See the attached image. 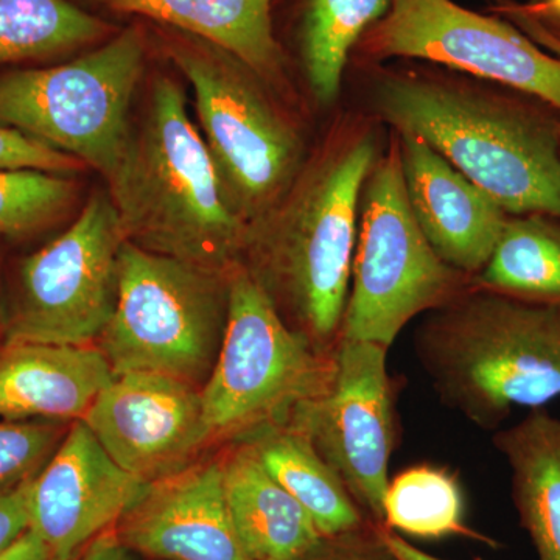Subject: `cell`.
I'll list each match as a JSON object with an SVG mask.
<instances>
[{
  "label": "cell",
  "mask_w": 560,
  "mask_h": 560,
  "mask_svg": "<svg viewBox=\"0 0 560 560\" xmlns=\"http://www.w3.org/2000/svg\"><path fill=\"white\" fill-rule=\"evenodd\" d=\"M370 132L346 136L302 165L282 200L253 224L242 264L287 324L337 349L359 234L360 195L375 165Z\"/></svg>",
  "instance_id": "6da1fadb"
},
{
  "label": "cell",
  "mask_w": 560,
  "mask_h": 560,
  "mask_svg": "<svg viewBox=\"0 0 560 560\" xmlns=\"http://www.w3.org/2000/svg\"><path fill=\"white\" fill-rule=\"evenodd\" d=\"M106 183L125 241L212 271L242 264L248 226L224 198L178 80L153 77Z\"/></svg>",
  "instance_id": "7a4b0ae2"
},
{
  "label": "cell",
  "mask_w": 560,
  "mask_h": 560,
  "mask_svg": "<svg viewBox=\"0 0 560 560\" xmlns=\"http://www.w3.org/2000/svg\"><path fill=\"white\" fill-rule=\"evenodd\" d=\"M415 350L440 399L480 429L560 397V305L470 287L423 320Z\"/></svg>",
  "instance_id": "3957f363"
},
{
  "label": "cell",
  "mask_w": 560,
  "mask_h": 560,
  "mask_svg": "<svg viewBox=\"0 0 560 560\" xmlns=\"http://www.w3.org/2000/svg\"><path fill=\"white\" fill-rule=\"evenodd\" d=\"M375 109L425 140L504 212L560 220L558 132L537 114L451 81L385 75Z\"/></svg>",
  "instance_id": "277c9868"
},
{
  "label": "cell",
  "mask_w": 560,
  "mask_h": 560,
  "mask_svg": "<svg viewBox=\"0 0 560 560\" xmlns=\"http://www.w3.org/2000/svg\"><path fill=\"white\" fill-rule=\"evenodd\" d=\"M156 39L189 81L224 198L249 231L300 175V132L271 101L270 88L230 51L162 25Z\"/></svg>",
  "instance_id": "5b68a950"
},
{
  "label": "cell",
  "mask_w": 560,
  "mask_h": 560,
  "mask_svg": "<svg viewBox=\"0 0 560 560\" xmlns=\"http://www.w3.org/2000/svg\"><path fill=\"white\" fill-rule=\"evenodd\" d=\"M334 371L335 350L291 329L256 278L243 265L232 268L223 341L201 388L210 440L289 425L329 389Z\"/></svg>",
  "instance_id": "8992f818"
},
{
  "label": "cell",
  "mask_w": 560,
  "mask_h": 560,
  "mask_svg": "<svg viewBox=\"0 0 560 560\" xmlns=\"http://www.w3.org/2000/svg\"><path fill=\"white\" fill-rule=\"evenodd\" d=\"M230 272L125 241L116 308L97 340L114 375L149 372L201 389L223 341Z\"/></svg>",
  "instance_id": "52a82bcc"
},
{
  "label": "cell",
  "mask_w": 560,
  "mask_h": 560,
  "mask_svg": "<svg viewBox=\"0 0 560 560\" xmlns=\"http://www.w3.org/2000/svg\"><path fill=\"white\" fill-rule=\"evenodd\" d=\"M149 38L139 25L65 65L0 73V125L69 154L108 180L132 127Z\"/></svg>",
  "instance_id": "ba28073f"
},
{
  "label": "cell",
  "mask_w": 560,
  "mask_h": 560,
  "mask_svg": "<svg viewBox=\"0 0 560 560\" xmlns=\"http://www.w3.org/2000/svg\"><path fill=\"white\" fill-rule=\"evenodd\" d=\"M341 338L388 349L411 319L470 289L474 278L438 256L412 215L399 140L364 183Z\"/></svg>",
  "instance_id": "9c48e42d"
},
{
  "label": "cell",
  "mask_w": 560,
  "mask_h": 560,
  "mask_svg": "<svg viewBox=\"0 0 560 560\" xmlns=\"http://www.w3.org/2000/svg\"><path fill=\"white\" fill-rule=\"evenodd\" d=\"M124 242L109 195H92L60 237L22 261L7 345L97 341L116 308Z\"/></svg>",
  "instance_id": "30bf717a"
},
{
  "label": "cell",
  "mask_w": 560,
  "mask_h": 560,
  "mask_svg": "<svg viewBox=\"0 0 560 560\" xmlns=\"http://www.w3.org/2000/svg\"><path fill=\"white\" fill-rule=\"evenodd\" d=\"M357 50L370 60L411 58L447 66L534 95L560 110V58L500 18L452 0H390Z\"/></svg>",
  "instance_id": "8fae6325"
},
{
  "label": "cell",
  "mask_w": 560,
  "mask_h": 560,
  "mask_svg": "<svg viewBox=\"0 0 560 560\" xmlns=\"http://www.w3.org/2000/svg\"><path fill=\"white\" fill-rule=\"evenodd\" d=\"M386 359L388 349L382 346L340 338L329 389L290 422L308 438L375 525H385L383 500L396 444Z\"/></svg>",
  "instance_id": "7c38bea8"
},
{
  "label": "cell",
  "mask_w": 560,
  "mask_h": 560,
  "mask_svg": "<svg viewBox=\"0 0 560 560\" xmlns=\"http://www.w3.org/2000/svg\"><path fill=\"white\" fill-rule=\"evenodd\" d=\"M103 448L147 485L190 466L210 440L201 389L167 375H116L84 418Z\"/></svg>",
  "instance_id": "4fadbf2b"
},
{
  "label": "cell",
  "mask_w": 560,
  "mask_h": 560,
  "mask_svg": "<svg viewBox=\"0 0 560 560\" xmlns=\"http://www.w3.org/2000/svg\"><path fill=\"white\" fill-rule=\"evenodd\" d=\"M147 488L77 420L33 478L31 529L49 548L51 560H72L114 528Z\"/></svg>",
  "instance_id": "5bb4252c"
},
{
  "label": "cell",
  "mask_w": 560,
  "mask_h": 560,
  "mask_svg": "<svg viewBox=\"0 0 560 560\" xmlns=\"http://www.w3.org/2000/svg\"><path fill=\"white\" fill-rule=\"evenodd\" d=\"M114 528L128 550L153 559L250 560L232 522L221 460L151 482Z\"/></svg>",
  "instance_id": "9a60e30c"
},
{
  "label": "cell",
  "mask_w": 560,
  "mask_h": 560,
  "mask_svg": "<svg viewBox=\"0 0 560 560\" xmlns=\"http://www.w3.org/2000/svg\"><path fill=\"white\" fill-rule=\"evenodd\" d=\"M401 173L412 215L445 264L475 278L488 264L506 212L477 184L412 135H399Z\"/></svg>",
  "instance_id": "2e32d148"
},
{
  "label": "cell",
  "mask_w": 560,
  "mask_h": 560,
  "mask_svg": "<svg viewBox=\"0 0 560 560\" xmlns=\"http://www.w3.org/2000/svg\"><path fill=\"white\" fill-rule=\"evenodd\" d=\"M114 377L97 346L7 345L0 355V419L77 422Z\"/></svg>",
  "instance_id": "e0dca14e"
},
{
  "label": "cell",
  "mask_w": 560,
  "mask_h": 560,
  "mask_svg": "<svg viewBox=\"0 0 560 560\" xmlns=\"http://www.w3.org/2000/svg\"><path fill=\"white\" fill-rule=\"evenodd\" d=\"M189 33L230 51L272 91L285 92L287 58L272 27V0H91Z\"/></svg>",
  "instance_id": "ac0fdd59"
},
{
  "label": "cell",
  "mask_w": 560,
  "mask_h": 560,
  "mask_svg": "<svg viewBox=\"0 0 560 560\" xmlns=\"http://www.w3.org/2000/svg\"><path fill=\"white\" fill-rule=\"evenodd\" d=\"M232 522L250 560H301L323 536L311 515L272 480L249 444L221 459Z\"/></svg>",
  "instance_id": "d6986e66"
},
{
  "label": "cell",
  "mask_w": 560,
  "mask_h": 560,
  "mask_svg": "<svg viewBox=\"0 0 560 560\" xmlns=\"http://www.w3.org/2000/svg\"><path fill=\"white\" fill-rule=\"evenodd\" d=\"M539 560H560V419L537 408L493 436Z\"/></svg>",
  "instance_id": "ffe728a7"
},
{
  "label": "cell",
  "mask_w": 560,
  "mask_h": 560,
  "mask_svg": "<svg viewBox=\"0 0 560 560\" xmlns=\"http://www.w3.org/2000/svg\"><path fill=\"white\" fill-rule=\"evenodd\" d=\"M248 444L272 480L311 515L320 536H340L368 525L338 475L296 427H276Z\"/></svg>",
  "instance_id": "44dd1931"
},
{
  "label": "cell",
  "mask_w": 560,
  "mask_h": 560,
  "mask_svg": "<svg viewBox=\"0 0 560 560\" xmlns=\"http://www.w3.org/2000/svg\"><path fill=\"white\" fill-rule=\"evenodd\" d=\"M389 9L390 0H302L294 39L305 80L320 106L338 97L350 54Z\"/></svg>",
  "instance_id": "7402d4cb"
},
{
  "label": "cell",
  "mask_w": 560,
  "mask_h": 560,
  "mask_svg": "<svg viewBox=\"0 0 560 560\" xmlns=\"http://www.w3.org/2000/svg\"><path fill=\"white\" fill-rule=\"evenodd\" d=\"M478 289L515 300L560 305V220L526 215L508 220Z\"/></svg>",
  "instance_id": "603a6c76"
},
{
  "label": "cell",
  "mask_w": 560,
  "mask_h": 560,
  "mask_svg": "<svg viewBox=\"0 0 560 560\" xmlns=\"http://www.w3.org/2000/svg\"><path fill=\"white\" fill-rule=\"evenodd\" d=\"M116 32L70 0H0V66L65 57Z\"/></svg>",
  "instance_id": "cb8c5ba5"
},
{
  "label": "cell",
  "mask_w": 560,
  "mask_h": 560,
  "mask_svg": "<svg viewBox=\"0 0 560 560\" xmlns=\"http://www.w3.org/2000/svg\"><path fill=\"white\" fill-rule=\"evenodd\" d=\"M385 526L420 539L467 536L486 540L464 522V495L458 478L444 467L401 470L389 481L383 500Z\"/></svg>",
  "instance_id": "d4e9b609"
},
{
  "label": "cell",
  "mask_w": 560,
  "mask_h": 560,
  "mask_svg": "<svg viewBox=\"0 0 560 560\" xmlns=\"http://www.w3.org/2000/svg\"><path fill=\"white\" fill-rule=\"evenodd\" d=\"M77 201L70 176L39 171H0V234H35L61 220Z\"/></svg>",
  "instance_id": "484cf974"
},
{
  "label": "cell",
  "mask_w": 560,
  "mask_h": 560,
  "mask_svg": "<svg viewBox=\"0 0 560 560\" xmlns=\"http://www.w3.org/2000/svg\"><path fill=\"white\" fill-rule=\"evenodd\" d=\"M68 430L51 420L0 419V492L36 477Z\"/></svg>",
  "instance_id": "4316f807"
},
{
  "label": "cell",
  "mask_w": 560,
  "mask_h": 560,
  "mask_svg": "<svg viewBox=\"0 0 560 560\" xmlns=\"http://www.w3.org/2000/svg\"><path fill=\"white\" fill-rule=\"evenodd\" d=\"M84 167L86 165L75 158L0 125V171H39L72 176Z\"/></svg>",
  "instance_id": "83f0119b"
},
{
  "label": "cell",
  "mask_w": 560,
  "mask_h": 560,
  "mask_svg": "<svg viewBox=\"0 0 560 560\" xmlns=\"http://www.w3.org/2000/svg\"><path fill=\"white\" fill-rule=\"evenodd\" d=\"M301 560H397L383 541L378 525L371 523L363 528L323 537L318 547Z\"/></svg>",
  "instance_id": "f1b7e54d"
},
{
  "label": "cell",
  "mask_w": 560,
  "mask_h": 560,
  "mask_svg": "<svg viewBox=\"0 0 560 560\" xmlns=\"http://www.w3.org/2000/svg\"><path fill=\"white\" fill-rule=\"evenodd\" d=\"M33 478L0 492V552L31 529Z\"/></svg>",
  "instance_id": "f546056e"
},
{
  "label": "cell",
  "mask_w": 560,
  "mask_h": 560,
  "mask_svg": "<svg viewBox=\"0 0 560 560\" xmlns=\"http://www.w3.org/2000/svg\"><path fill=\"white\" fill-rule=\"evenodd\" d=\"M500 11L515 22L525 35H529L537 43L544 44V46L547 44L560 46V21L536 20L514 2H504L503 5H500Z\"/></svg>",
  "instance_id": "4dcf8cb0"
},
{
  "label": "cell",
  "mask_w": 560,
  "mask_h": 560,
  "mask_svg": "<svg viewBox=\"0 0 560 560\" xmlns=\"http://www.w3.org/2000/svg\"><path fill=\"white\" fill-rule=\"evenodd\" d=\"M128 548L121 544L116 528L95 537L81 555V560H131Z\"/></svg>",
  "instance_id": "1f68e13d"
},
{
  "label": "cell",
  "mask_w": 560,
  "mask_h": 560,
  "mask_svg": "<svg viewBox=\"0 0 560 560\" xmlns=\"http://www.w3.org/2000/svg\"><path fill=\"white\" fill-rule=\"evenodd\" d=\"M0 560H51V556L46 544L28 529L11 547L0 552Z\"/></svg>",
  "instance_id": "d6a6232c"
},
{
  "label": "cell",
  "mask_w": 560,
  "mask_h": 560,
  "mask_svg": "<svg viewBox=\"0 0 560 560\" xmlns=\"http://www.w3.org/2000/svg\"><path fill=\"white\" fill-rule=\"evenodd\" d=\"M378 533H381L383 541H385L390 552L396 556L397 560H442L420 551L419 548H416L410 541L405 540L399 534H394L393 530L386 528L385 525H378Z\"/></svg>",
  "instance_id": "836d02e7"
},
{
  "label": "cell",
  "mask_w": 560,
  "mask_h": 560,
  "mask_svg": "<svg viewBox=\"0 0 560 560\" xmlns=\"http://www.w3.org/2000/svg\"><path fill=\"white\" fill-rule=\"evenodd\" d=\"M523 11L540 21H560V0H539L530 5H521Z\"/></svg>",
  "instance_id": "e575fe53"
},
{
  "label": "cell",
  "mask_w": 560,
  "mask_h": 560,
  "mask_svg": "<svg viewBox=\"0 0 560 560\" xmlns=\"http://www.w3.org/2000/svg\"><path fill=\"white\" fill-rule=\"evenodd\" d=\"M547 47H550L551 50L558 51L560 55V46H556V44H547Z\"/></svg>",
  "instance_id": "d590c367"
},
{
  "label": "cell",
  "mask_w": 560,
  "mask_h": 560,
  "mask_svg": "<svg viewBox=\"0 0 560 560\" xmlns=\"http://www.w3.org/2000/svg\"><path fill=\"white\" fill-rule=\"evenodd\" d=\"M83 555V552H81ZM81 555L77 556V558H73L72 560H81Z\"/></svg>",
  "instance_id": "8d00e7d4"
}]
</instances>
